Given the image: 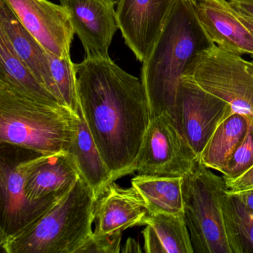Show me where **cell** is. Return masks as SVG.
<instances>
[{
    "label": "cell",
    "mask_w": 253,
    "mask_h": 253,
    "mask_svg": "<svg viewBox=\"0 0 253 253\" xmlns=\"http://www.w3.org/2000/svg\"><path fill=\"white\" fill-rule=\"evenodd\" d=\"M230 105L234 112L253 118V62L214 44L201 51L184 76Z\"/></svg>",
    "instance_id": "obj_6"
},
{
    "label": "cell",
    "mask_w": 253,
    "mask_h": 253,
    "mask_svg": "<svg viewBox=\"0 0 253 253\" xmlns=\"http://www.w3.org/2000/svg\"><path fill=\"white\" fill-rule=\"evenodd\" d=\"M25 175L26 195L32 201L63 195L81 176L68 152L35 154L26 162Z\"/></svg>",
    "instance_id": "obj_14"
},
{
    "label": "cell",
    "mask_w": 253,
    "mask_h": 253,
    "mask_svg": "<svg viewBox=\"0 0 253 253\" xmlns=\"http://www.w3.org/2000/svg\"><path fill=\"white\" fill-rule=\"evenodd\" d=\"M77 114L79 115L78 130L68 152L75 160L81 177L91 186L96 199L114 180L85 122L81 105Z\"/></svg>",
    "instance_id": "obj_18"
},
{
    "label": "cell",
    "mask_w": 253,
    "mask_h": 253,
    "mask_svg": "<svg viewBox=\"0 0 253 253\" xmlns=\"http://www.w3.org/2000/svg\"><path fill=\"white\" fill-rule=\"evenodd\" d=\"M248 117L237 112L228 115L216 128L199 160L211 169L221 172L230 157L244 140Z\"/></svg>",
    "instance_id": "obj_20"
},
{
    "label": "cell",
    "mask_w": 253,
    "mask_h": 253,
    "mask_svg": "<svg viewBox=\"0 0 253 253\" xmlns=\"http://www.w3.org/2000/svg\"><path fill=\"white\" fill-rule=\"evenodd\" d=\"M199 159L183 177L184 217L195 253H233L225 215L223 176Z\"/></svg>",
    "instance_id": "obj_5"
},
{
    "label": "cell",
    "mask_w": 253,
    "mask_h": 253,
    "mask_svg": "<svg viewBox=\"0 0 253 253\" xmlns=\"http://www.w3.org/2000/svg\"><path fill=\"white\" fill-rule=\"evenodd\" d=\"M70 16L81 40L85 58L109 57V49L118 28L115 0H59Z\"/></svg>",
    "instance_id": "obj_12"
},
{
    "label": "cell",
    "mask_w": 253,
    "mask_h": 253,
    "mask_svg": "<svg viewBox=\"0 0 253 253\" xmlns=\"http://www.w3.org/2000/svg\"><path fill=\"white\" fill-rule=\"evenodd\" d=\"M194 8L199 21L215 45L253 57V35L235 14L227 0H197Z\"/></svg>",
    "instance_id": "obj_15"
},
{
    "label": "cell",
    "mask_w": 253,
    "mask_h": 253,
    "mask_svg": "<svg viewBox=\"0 0 253 253\" xmlns=\"http://www.w3.org/2000/svg\"><path fill=\"white\" fill-rule=\"evenodd\" d=\"M199 21L192 0H177L150 54L143 63V84L151 119L173 118L183 76L193 59L214 45Z\"/></svg>",
    "instance_id": "obj_2"
},
{
    "label": "cell",
    "mask_w": 253,
    "mask_h": 253,
    "mask_svg": "<svg viewBox=\"0 0 253 253\" xmlns=\"http://www.w3.org/2000/svg\"><path fill=\"white\" fill-rule=\"evenodd\" d=\"M226 185L227 193L234 195L253 189V166L237 178L226 181Z\"/></svg>",
    "instance_id": "obj_26"
},
{
    "label": "cell",
    "mask_w": 253,
    "mask_h": 253,
    "mask_svg": "<svg viewBox=\"0 0 253 253\" xmlns=\"http://www.w3.org/2000/svg\"><path fill=\"white\" fill-rule=\"evenodd\" d=\"M0 82L8 84L22 94L35 100L60 103L20 60L8 38L1 30Z\"/></svg>",
    "instance_id": "obj_21"
},
{
    "label": "cell",
    "mask_w": 253,
    "mask_h": 253,
    "mask_svg": "<svg viewBox=\"0 0 253 253\" xmlns=\"http://www.w3.org/2000/svg\"><path fill=\"white\" fill-rule=\"evenodd\" d=\"M236 195L246 207L253 210V189L242 193L236 194Z\"/></svg>",
    "instance_id": "obj_28"
},
{
    "label": "cell",
    "mask_w": 253,
    "mask_h": 253,
    "mask_svg": "<svg viewBox=\"0 0 253 253\" xmlns=\"http://www.w3.org/2000/svg\"><path fill=\"white\" fill-rule=\"evenodd\" d=\"M235 9L253 17V0H229Z\"/></svg>",
    "instance_id": "obj_27"
},
{
    "label": "cell",
    "mask_w": 253,
    "mask_h": 253,
    "mask_svg": "<svg viewBox=\"0 0 253 253\" xmlns=\"http://www.w3.org/2000/svg\"><path fill=\"white\" fill-rule=\"evenodd\" d=\"M121 238L122 237H93L81 253H119Z\"/></svg>",
    "instance_id": "obj_25"
},
{
    "label": "cell",
    "mask_w": 253,
    "mask_h": 253,
    "mask_svg": "<svg viewBox=\"0 0 253 253\" xmlns=\"http://www.w3.org/2000/svg\"><path fill=\"white\" fill-rule=\"evenodd\" d=\"M22 24L45 50L71 57L75 32L67 10L48 0H5Z\"/></svg>",
    "instance_id": "obj_11"
},
{
    "label": "cell",
    "mask_w": 253,
    "mask_h": 253,
    "mask_svg": "<svg viewBox=\"0 0 253 253\" xmlns=\"http://www.w3.org/2000/svg\"><path fill=\"white\" fill-rule=\"evenodd\" d=\"M80 105L114 181L134 172L151 121L141 80L110 57L75 63Z\"/></svg>",
    "instance_id": "obj_1"
},
{
    "label": "cell",
    "mask_w": 253,
    "mask_h": 253,
    "mask_svg": "<svg viewBox=\"0 0 253 253\" xmlns=\"http://www.w3.org/2000/svg\"><path fill=\"white\" fill-rule=\"evenodd\" d=\"M48 57L59 102L77 113L80 100L75 63L71 57L60 58L48 51Z\"/></svg>",
    "instance_id": "obj_23"
},
{
    "label": "cell",
    "mask_w": 253,
    "mask_h": 253,
    "mask_svg": "<svg viewBox=\"0 0 253 253\" xmlns=\"http://www.w3.org/2000/svg\"><path fill=\"white\" fill-rule=\"evenodd\" d=\"M78 122L65 105L35 100L0 82V143L45 155L68 152Z\"/></svg>",
    "instance_id": "obj_3"
},
{
    "label": "cell",
    "mask_w": 253,
    "mask_h": 253,
    "mask_svg": "<svg viewBox=\"0 0 253 253\" xmlns=\"http://www.w3.org/2000/svg\"><path fill=\"white\" fill-rule=\"evenodd\" d=\"M248 117V116H247ZM247 134L221 171L225 181L234 180L253 166V118L248 117Z\"/></svg>",
    "instance_id": "obj_24"
},
{
    "label": "cell",
    "mask_w": 253,
    "mask_h": 253,
    "mask_svg": "<svg viewBox=\"0 0 253 253\" xmlns=\"http://www.w3.org/2000/svg\"><path fill=\"white\" fill-rule=\"evenodd\" d=\"M36 153L17 145L0 143V244L24 230L65 194L41 201L28 198L26 164Z\"/></svg>",
    "instance_id": "obj_7"
},
{
    "label": "cell",
    "mask_w": 253,
    "mask_h": 253,
    "mask_svg": "<svg viewBox=\"0 0 253 253\" xmlns=\"http://www.w3.org/2000/svg\"><path fill=\"white\" fill-rule=\"evenodd\" d=\"M94 202L81 176L41 217L0 245L6 253H81L94 235Z\"/></svg>",
    "instance_id": "obj_4"
},
{
    "label": "cell",
    "mask_w": 253,
    "mask_h": 253,
    "mask_svg": "<svg viewBox=\"0 0 253 253\" xmlns=\"http://www.w3.org/2000/svg\"><path fill=\"white\" fill-rule=\"evenodd\" d=\"M0 30L4 32L20 60L58 100L48 51L23 26L5 0H0Z\"/></svg>",
    "instance_id": "obj_16"
},
{
    "label": "cell",
    "mask_w": 253,
    "mask_h": 253,
    "mask_svg": "<svg viewBox=\"0 0 253 253\" xmlns=\"http://www.w3.org/2000/svg\"><path fill=\"white\" fill-rule=\"evenodd\" d=\"M233 9L235 14L238 16L240 20L250 29V32L253 35V17L247 15V14H244V13L241 12V11H238V10L235 9L234 8Z\"/></svg>",
    "instance_id": "obj_29"
},
{
    "label": "cell",
    "mask_w": 253,
    "mask_h": 253,
    "mask_svg": "<svg viewBox=\"0 0 253 253\" xmlns=\"http://www.w3.org/2000/svg\"><path fill=\"white\" fill-rule=\"evenodd\" d=\"M131 186L144 200L149 214H184L183 177L138 174Z\"/></svg>",
    "instance_id": "obj_19"
},
{
    "label": "cell",
    "mask_w": 253,
    "mask_h": 253,
    "mask_svg": "<svg viewBox=\"0 0 253 253\" xmlns=\"http://www.w3.org/2000/svg\"><path fill=\"white\" fill-rule=\"evenodd\" d=\"M177 0H118L116 19L125 43L143 63Z\"/></svg>",
    "instance_id": "obj_10"
},
{
    "label": "cell",
    "mask_w": 253,
    "mask_h": 253,
    "mask_svg": "<svg viewBox=\"0 0 253 253\" xmlns=\"http://www.w3.org/2000/svg\"><path fill=\"white\" fill-rule=\"evenodd\" d=\"M142 225L147 253H195L184 214H149Z\"/></svg>",
    "instance_id": "obj_17"
},
{
    "label": "cell",
    "mask_w": 253,
    "mask_h": 253,
    "mask_svg": "<svg viewBox=\"0 0 253 253\" xmlns=\"http://www.w3.org/2000/svg\"><path fill=\"white\" fill-rule=\"evenodd\" d=\"M192 1H197V0H192Z\"/></svg>",
    "instance_id": "obj_30"
},
{
    "label": "cell",
    "mask_w": 253,
    "mask_h": 253,
    "mask_svg": "<svg viewBox=\"0 0 253 253\" xmlns=\"http://www.w3.org/2000/svg\"><path fill=\"white\" fill-rule=\"evenodd\" d=\"M147 214L146 203L134 186L126 189L111 182L94 202L93 237H122L128 228L141 226Z\"/></svg>",
    "instance_id": "obj_13"
},
{
    "label": "cell",
    "mask_w": 253,
    "mask_h": 253,
    "mask_svg": "<svg viewBox=\"0 0 253 253\" xmlns=\"http://www.w3.org/2000/svg\"><path fill=\"white\" fill-rule=\"evenodd\" d=\"M225 215L233 253H253V210L236 195L226 194Z\"/></svg>",
    "instance_id": "obj_22"
},
{
    "label": "cell",
    "mask_w": 253,
    "mask_h": 253,
    "mask_svg": "<svg viewBox=\"0 0 253 253\" xmlns=\"http://www.w3.org/2000/svg\"><path fill=\"white\" fill-rule=\"evenodd\" d=\"M198 158L168 114L152 118L145 132L134 172L161 177L186 176Z\"/></svg>",
    "instance_id": "obj_8"
},
{
    "label": "cell",
    "mask_w": 253,
    "mask_h": 253,
    "mask_svg": "<svg viewBox=\"0 0 253 253\" xmlns=\"http://www.w3.org/2000/svg\"><path fill=\"white\" fill-rule=\"evenodd\" d=\"M232 112L224 100L183 77L172 119L198 159L219 124Z\"/></svg>",
    "instance_id": "obj_9"
}]
</instances>
